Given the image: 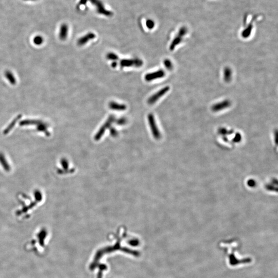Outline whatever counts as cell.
<instances>
[{"label":"cell","instance_id":"obj_14","mask_svg":"<svg viewBox=\"0 0 278 278\" xmlns=\"http://www.w3.org/2000/svg\"><path fill=\"white\" fill-rule=\"evenodd\" d=\"M252 24H249L248 26L244 29L243 32L241 33V36L244 38H247L249 37L251 34L252 29Z\"/></svg>","mask_w":278,"mask_h":278},{"label":"cell","instance_id":"obj_1","mask_svg":"<svg viewBox=\"0 0 278 278\" xmlns=\"http://www.w3.org/2000/svg\"><path fill=\"white\" fill-rule=\"evenodd\" d=\"M92 5L95 7L96 12L100 15H103L106 17H111L113 15V13L110 10L107 9L104 5L103 3L100 0H89Z\"/></svg>","mask_w":278,"mask_h":278},{"label":"cell","instance_id":"obj_11","mask_svg":"<svg viewBox=\"0 0 278 278\" xmlns=\"http://www.w3.org/2000/svg\"><path fill=\"white\" fill-rule=\"evenodd\" d=\"M183 36H181L180 35L178 34L177 35V36H176L174 39L173 40V41L171 43V45H170V49L171 51H173L174 49L176 47L178 44H179L180 43V42L182 40V37Z\"/></svg>","mask_w":278,"mask_h":278},{"label":"cell","instance_id":"obj_23","mask_svg":"<svg viewBox=\"0 0 278 278\" xmlns=\"http://www.w3.org/2000/svg\"><path fill=\"white\" fill-rule=\"evenodd\" d=\"M35 197H36V199L37 201H40L42 199V195L41 193L39 192V191H36L35 192Z\"/></svg>","mask_w":278,"mask_h":278},{"label":"cell","instance_id":"obj_6","mask_svg":"<svg viewBox=\"0 0 278 278\" xmlns=\"http://www.w3.org/2000/svg\"><path fill=\"white\" fill-rule=\"evenodd\" d=\"M230 105L231 102L229 100H224L222 102H218L213 105L212 107V110L214 112H218L229 107Z\"/></svg>","mask_w":278,"mask_h":278},{"label":"cell","instance_id":"obj_17","mask_svg":"<svg viewBox=\"0 0 278 278\" xmlns=\"http://www.w3.org/2000/svg\"><path fill=\"white\" fill-rule=\"evenodd\" d=\"M231 71L229 68H226L224 70V79L225 81H230L231 78Z\"/></svg>","mask_w":278,"mask_h":278},{"label":"cell","instance_id":"obj_3","mask_svg":"<svg viewBox=\"0 0 278 278\" xmlns=\"http://www.w3.org/2000/svg\"><path fill=\"white\" fill-rule=\"evenodd\" d=\"M169 90H170V87L168 86H166L161 89V90L158 91L156 93L154 94V95H152L147 100V102L149 105H152L154 103H155L159 99H160L162 96L165 95L166 93L168 92Z\"/></svg>","mask_w":278,"mask_h":278},{"label":"cell","instance_id":"obj_20","mask_svg":"<svg viewBox=\"0 0 278 278\" xmlns=\"http://www.w3.org/2000/svg\"><path fill=\"white\" fill-rule=\"evenodd\" d=\"M33 42H34L35 44L37 45H41L43 43V39L41 36H37L34 38Z\"/></svg>","mask_w":278,"mask_h":278},{"label":"cell","instance_id":"obj_13","mask_svg":"<svg viewBox=\"0 0 278 278\" xmlns=\"http://www.w3.org/2000/svg\"><path fill=\"white\" fill-rule=\"evenodd\" d=\"M5 76L6 78L7 79L8 81H9L10 83L12 84L13 85L16 84V79L14 76L11 72H10L9 71H6L5 73Z\"/></svg>","mask_w":278,"mask_h":278},{"label":"cell","instance_id":"obj_16","mask_svg":"<svg viewBox=\"0 0 278 278\" xmlns=\"http://www.w3.org/2000/svg\"><path fill=\"white\" fill-rule=\"evenodd\" d=\"M41 121H37V120H24L22 122H20V125L21 126H23V125H38L41 123Z\"/></svg>","mask_w":278,"mask_h":278},{"label":"cell","instance_id":"obj_5","mask_svg":"<svg viewBox=\"0 0 278 278\" xmlns=\"http://www.w3.org/2000/svg\"><path fill=\"white\" fill-rule=\"evenodd\" d=\"M95 37H96V35L95 34H94L92 32H90L78 39L77 41V44L79 46L83 45L91 40L94 39Z\"/></svg>","mask_w":278,"mask_h":278},{"label":"cell","instance_id":"obj_9","mask_svg":"<svg viewBox=\"0 0 278 278\" xmlns=\"http://www.w3.org/2000/svg\"><path fill=\"white\" fill-rule=\"evenodd\" d=\"M68 26L66 24H63L61 25L59 37L61 40H65L68 36Z\"/></svg>","mask_w":278,"mask_h":278},{"label":"cell","instance_id":"obj_7","mask_svg":"<svg viewBox=\"0 0 278 278\" xmlns=\"http://www.w3.org/2000/svg\"><path fill=\"white\" fill-rule=\"evenodd\" d=\"M109 107L111 110L115 111H124L127 109V106L125 104H121L115 102H109Z\"/></svg>","mask_w":278,"mask_h":278},{"label":"cell","instance_id":"obj_8","mask_svg":"<svg viewBox=\"0 0 278 278\" xmlns=\"http://www.w3.org/2000/svg\"><path fill=\"white\" fill-rule=\"evenodd\" d=\"M148 120L149 123V125L151 127V130H153V133L155 134V136H158L159 134L158 130L157 128L155 120L154 115L153 114L150 113L148 115Z\"/></svg>","mask_w":278,"mask_h":278},{"label":"cell","instance_id":"obj_15","mask_svg":"<svg viewBox=\"0 0 278 278\" xmlns=\"http://www.w3.org/2000/svg\"><path fill=\"white\" fill-rule=\"evenodd\" d=\"M0 163L2 165L3 168H4L6 171H9V165L8 164L7 161L6 160L4 155L2 154H0Z\"/></svg>","mask_w":278,"mask_h":278},{"label":"cell","instance_id":"obj_24","mask_svg":"<svg viewBox=\"0 0 278 278\" xmlns=\"http://www.w3.org/2000/svg\"><path fill=\"white\" fill-rule=\"evenodd\" d=\"M126 122V119H125V117H121L117 120V123L118 124L122 125L125 124Z\"/></svg>","mask_w":278,"mask_h":278},{"label":"cell","instance_id":"obj_2","mask_svg":"<svg viewBox=\"0 0 278 278\" xmlns=\"http://www.w3.org/2000/svg\"><path fill=\"white\" fill-rule=\"evenodd\" d=\"M143 64L141 59L139 58L131 59H122L120 61L121 67H130L134 66L135 67H141Z\"/></svg>","mask_w":278,"mask_h":278},{"label":"cell","instance_id":"obj_27","mask_svg":"<svg viewBox=\"0 0 278 278\" xmlns=\"http://www.w3.org/2000/svg\"><path fill=\"white\" fill-rule=\"evenodd\" d=\"M23 1H37V0H23Z\"/></svg>","mask_w":278,"mask_h":278},{"label":"cell","instance_id":"obj_12","mask_svg":"<svg viewBox=\"0 0 278 278\" xmlns=\"http://www.w3.org/2000/svg\"><path fill=\"white\" fill-rule=\"evenodd\" d=\"M21 117H22V115H18L17 117H16L15 119L12 121V123H10L9 125H8V127H7L6 129H5V130H4V134H7L8 132H9L12 129V128L14 127V126H15V124H16V123H17V122L19 120H20V119H21Z\"/></svg>","mask_w":278,"mask_h":278},{"label":"cell","instance_id":"obj_4","mask_svg":"<svg viewBox=\"0 0 278 278\" xmlns=\"http://www.w3.org/2000/svg\"><path fill=\"white\" fill-rule=\"evenodd\" d=\"M165 74L163 70H159L153 73L147 74L145 76L144 78L147 81H151L158 78H162L165 76Z\"/></svg>","mask_w":278,"mask_h":278},{"label":"cell","instance_id":"obj_21","mask_svg":"<svg viewBox=\"0 0 278 278\" xmlns=\"http://www.w3.org/2000/svg\"><path fill=\"white\" fill-rule=\"evenodd\" d=\"M146 25L148 29H153L155 26V23L153 20L148 19L146 21Z\"/></svg>","mask_w":278,"mask_h":278},{"label":"cell","instance_id":"obj_10","mask_svg":"<svg viewBox=\"0 0 278 278\" xmlns=\"http://www.w3.org/2000/svg\"><path fill=\"white\" fill-rule=\"evenodd\" d=\"M115 116L114 115H110V117L108 118L107 121L106 122V123L104 125V126L100 129L98 134V136H100L101 135V134H102L106 129H107L108 127L110 126V125L111 124V123L115 121Z\"/></svg>","mask_w":278,"mask_h":278},{"label":"cell","instance_id":"obj_19","mask_svg":"<svg viewBox=\"0 0 278 278\" xmlns=\"http://www.w3.org/2000/svg\"><path fill=\"white\" fill-rule=\"evenodd\" d=\"M106 58L108 60L116 61V60H117V59H119V57H118V56H117V54L113 53H112V52H110V53H108L107 54Z\"/></svg>","mask_w":278,"mask_h":278},{"label":"cell","instance_id":"obj_18","mask_svg":"<svg viewBox=\"0 0 278 278\" xmlns=\"http://www.w3.org/2000/svg\"><path fill=\"white\" fill-rule=\"evenodd\" d=\"M37 130L38 131H40V132H44L45 133V134H49V133H48V132H47V125L46 124H45L43 122H41L40 124L38 125H37Z\"/></svg>","mask_w":278,"mask_h":278},{"label":"cell","instance_id":"obj_22","mask_svg":"<svg viewBox=\"0 0 278 278\" xmlns=\"http://www.w3.org/2000/svg\"><path fill=\"white\" fill-rule=\"evenodd\" d=\"M164 64L165 66L166 67V68H167L168 70H171L172 68H173L172 62L169 59H165L164 61Z\"/></svg>","mask_w":278,"mask_h":278},{"label":"cell","instance_id":"obj_25","mask_svg":"<svg viewBox=\"0 0 278 278\" xmlns=\"http://www.w3.org/2000/svg\"><path fill=\"white\" fill-rule=\"evenodd\" d=\"M88 1L89 0H80L78 3V7H80L81 6H83V5H85L87 4V3L88 2Z\"/></svg>","mask_w":278,"mask_h":278},{"label":"cell","instance_id":"obj_26","mask_svg":"<svg viewBox=\"0 0 278 278\" xmlns=\"http://www.w3.org/2000/svg\"><path fill=\"white\" fill-rule=\"evenodd\" d=\"M117 66V62L115 61H114L113 62H112V64H111V66H112L113 68H115Z\"/></svg>","mask_w":278,"mask_h":278}]
</instances>
